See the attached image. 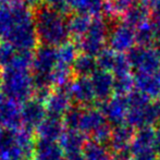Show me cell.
<instances>
[{
  "mask_svg": "<svg viewBox=\"0 0 160 160\" xmlns=\"http://www.w3.org/2000/svg\"><path fill=\"white\" fill-rule=\"evenodd\" d=\"M37 40L35 14L28 3L20 0L0 6V42L11 45L17 51H32Z\"/></svg>",
  "mask_w": 160,
  "mask_h": 160,
  "instance_id": "6da1fadb",
  "label": "cell"
},
{
  "mask_svg": "<svg viewBox=\"0 0 160 160\" xmlns=\"http://www.w3.org/2000/svg\"><path fill=\"white\" fill-rule=\"evenodd\" d=\"M32 51H17L12 61L0 73L1 91L11 100L28 101L35 89L32 71Z\"/></svg>",
  "mask_w": 160,
  "mask_h": 160,
  "instance_id": "7a4b0ae2",
  "label": "cell"
},
{
  "mask_svg": "<svg viewBox=\"0 0 160 160\" xmlns=\"http://www.w3.org/2000/svg\"><path fill=\"white\" fill-rule=\"evenodd\" d=\"M35 30L42 46L59 47L68 42L70 37L64 13L47 6L39 8L35 13Z\"/></svg>",
  "mask_w": 160,
  "mask_h": 160,
  "instance_id": "3957f363",
  "label": "cell"
},
{
  "mask_svg": "<svg viewBox=\"0 0 160 160\" xmlns=\"http://www.w3.org/2000/svg\"><path fill=\"white\" fill-rule=\"evenodd\" d=\"M20 111L15 101L2 96L0 98V127L7 130H15L22 122Z\"/></svg>",
  "mask_w": 160,
  "mask_h": 160,
  "instance_id": "277c9868",
  "label": "cell"
},
{
  "mask_svg": "<svg viewBox=\"0 0 160 160\" xmlns=\"http://www.w3.org/2000/svg\"><path fill=\"white\" fill-rule=\"evenodd\" d=\"M45 108L42 106V101L37 98L34 100L25 101L23 109L21 110L22 121L28 128H38L40 123L44 121Z\"/></svg>",
  "mask_w": 160,
  "mask_h": 160,
  "instance_id": "5b68a950",
  "label": "cell"
},
{
  "mask_svg": "<svg viewBox=\"0 0 160 160\" xmlns=\"http://www.w3.org/2000/svg\"><path fill=\"white\" fill-rule=\"evenodd\" d=\"M35 148L38 160H62L63 149L61 145H58L56 142L40 139Z\"/></svg>",
  "mask_w": 160,
  "mask_h": 160,
  "instance_id": "8992f818",
  "label": "cell"
},
{
  "mask_svg": "<svg viewBox=\"0 0 160 160\" xmlns=\"http://www.w3.org/2000/svg\"><path fill=\"white\" fill-rule=\"evenodd\" d=\"M37 132L39 133L40 138L46 141H53L62 136V124L58 118L48 117L44 119L39 127L37 128Z\"/></svg>",
  "mask_w": 160,
  "mask_h": 160,
  "instance_id": "52a82bcc",
  "label": "cell"
},
{
  "mask_svg": "<svg viewBox=\"0 0 160 160\" xmlns=\"http://www.w3.org/2000/svg\"><path fill=\"white\" fill-rule=\"evenodd\" d=\"M68 26H69L70 36H72L74 39L80 42L88 30L89 24L86 15L78 13V14H75L70 19H68Z\"/></svg>",
  "mask_w": 160,
  "mask_h": 160,
  "instance_id": "ba28073f",
  "label": "cell"
},
{
  "mask_svg": "<svg viewBox=\"0 0 160 160\" xmlns=\"http://www.w3.org/2000/svg\"><path fill=\"white\" fill-rule=\"evenodd\" d=\"M61 138V147L69 154H75L78 147L82 143V138L78 137V133L74 131H70L67 133H63Z\"/></svg>",
  "mask_w": 160,
  "mask_h": 160,
  "instance_id": "9c48e42d",
  "label": "cell"
},
{
  "mask_svg": "<svg viewBox=\"0 0 160 160\" xmlns=\"http://www.w3.org/2000/svg\"><path fill=\"white\" fill-rule=\"evenodd\" d=\"M15 52L17 50L11 45L7 42H0V68L1 69L6 68L12 61Z\"/></svg>",
  "mask_w": 160,
  "mask_h": 160,
  "instance_id": "30bf717a",
  "label": "cell"
},
{
  "mask_svg": "<svg viewBox=\"0 0 160 160\" xmlns=\"http://www.w3.org/2000/svg\"><path fill=\"white\" fill-rule=\"evenodd\" d=\"M92 68V61L87 56H81L78 57L73 64V69L78 72V74H85L87 72H89Z\"/></svg>",
  "mask_w": 160,
  "mask_h": 160,
  "instance_id": "8fae6325",
  "label": "cell"
},
{
  "mask_svg": "<svg viewBox=\"0 0 160 160\" xmlns=\"http://www.w3.org/2000/svg\"><path fill=\"white\" fill-rule=\"evenodd\" d=\"M46 6L55 9L62 13H65L71 8V0H45Z\"/></svg>",
  "mask_w": 160,
  "mask_h": 160,
  "instance_id": "7c38bea8",
  "label": "cell"
},
{
  "mask_svg": "<svg viewBox=\"0 0 160 160\" xmlns=\"http://www.w3.org/2000/svg\"><path fill=\"white\" fill-rule=\"evenodd\" d=\"M20 0H0V6H7V4H11L18 2Z\"/></svg>",
  "mask_w": 160,
  "mask_h": 160,
  "instance_id": "4fadbf2b",
  "label": "cell"
},
{
  "mask_svg": "<svg viewBox=\"0 0 160 160\" xmlns=\"http://www.w3.org/2000/svg\"><path fill=\"white\" fill-rule=\"evenodd\" d=\"M39 1L40 0H24V2L28 3V6H35V4H37Z\"/></svg>",
  "mask_w": 160,
  "mask_h": 160,
  "instance_id": "5bb4252c",
  "label": "cell"
}]
</instances>
